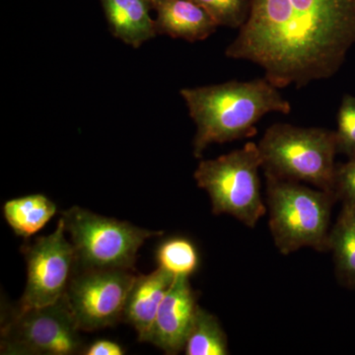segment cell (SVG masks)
<instances>
[{
    "mask_svg": "<svg viewBox=\"0 0 355 355\" xmlns=\"http://www.w3.org/2000/svg\"><path fill=\"white\" fill-rule=\"evenodd\" d=\"M354 44L355 0H250L225 55L258 65L277 88H302L338 73Z\"/></svg>",
    "mask_w": 355,
    "mask_h": 355,
    "instance_id": "6da1fadb",
    "label": "cell"
},
{
    "mask_svg": "<svg viewBox=\"0 0 355 355\" xmlns=\"http://www.w3.org/2000/svg\"><path fill=\"white\" fill-rule=\"evenodd\" d=\"M265 76L253 80H231L180 91L197 132L193 156L200 158L214 144L254 137L256 125L270 113L291 114V105Z\"/></svg>",
    "mask_w": 355,
    "mask_h": 355,
    "instance_id": "7a4b0ae2",
    "label": "cell"
},
{
    "mask_svg": "<svg viewBox=\"0 0 355 355\" xmlns=\"http://www.w3.org/2000/svg\"><path fill=\"white\" fill-rule=\"evenodd\" d=\"M266 178L270 229L280 253L329 250L335 193L272 175Z\"/></svg>",
    "mask_w": 355,
    "mask_h": 355,
    "instance_id": "3957f363",
    "label": "cell"
},
{
    "mask_svg": "<svg viewBox=\"0 0 355 355\" xmlns=\"http://www.w3.org/2000/svg\"><path fill=\"white\" fill-rule=\"evenodd\" d=\"M258 146L265 174L334 193L338 153L335 130L273 123Z\"/></svg>",
    "mask_w": 355,
    "mask_h": 355,
    "instance_id": "277c9868",
    "label": "cell"
},
{
    "mask_svg": "<svg viewBox=\"0 0 355 355\" xmlns=\"http://www.w3.org/2000/svg\"><path fill=\"white\" fill-rule=\"evenodd\" d=\"M261 168L260 149L251 141L218 158L200 161L193 178L209 195L214 214H228L254 228L268 209L261 197Z\"/></svg>",
    "mask_w": 355,
    "mask_h": 355,
    "instance_id": "5b68a950",
    "label": "cell"
},
{
    "mask_svg": "<svg viewBox=\"0 0 355 355\" xmlns=\"http://www.w3.org/2000/svg\"><path fill=\"white\" fill-rule=\"evenodd\" d=\"M62 218L76 252V270H132L144 242L163 234L79 207L62 211Z\"/></svg>",
    "mask_w": 355,
    "mask_h": 355,
    "instance_id": "8992f818",
    "label": "cell"
},
{
    "mask_svg": "<svg viewBox=\"0 0 355 355\" xmlns=\"http://www.w3.org/2000/svg\"><path fill=\"white\" fill-rule=\"evenodd\" d=\"M65 296L41 307L6 313L1 326V354L73 355L83 342Z\"/></svg>",
    "mask_w": 355,
    "mask_h": 355,
    "instance_id": "52a82bcc",
    "label": "cell"
},
{
    "mask_svg": "<svg viewBox=\"0 0 355 355\" xmlns=\"http://www.w3.org/2000/svg\"><path fill=\"white\" fill-rule=\"evenodd\" d=\"M67 234L60 217L51 234L36 238L21 248L27 266V282L17 306L41 307L64 297L76 268V252Z\"/></svg>",
    "mask_w": 355,
    "mask_h": 355,
    "instance_id": "ba28073f",
    "label": "cell"
},
{
    "mask_svg": "<svg viewBox=\"0 0 355 355\" xmlns=\"http://www.w3.org/2000/svg\"><path fill=\"white\" fill-rule=\"evenodd\" d=\"M135 277L128 270H74L64 296L79 330H101L123 319Z\"/></svg>",
    "mask_w": 355,
    "mask_h": 355,
    "instance_id": "9c48e42d",
    "label": "cell"
},
{
    "mask_svg": "<svg viewBox=\"0 0 355 355\" xmlns=\"http://www.w3.org/2000/svg\"><path fill=\"white\" fill-rule=\"evenodd\" d=\"M190 277H176L166 293L154 322L148 343L166 354L184 352L187 338L198 308Z\"/></svg>",
    "mask_w": 355,
    "mask_h": 355,
    "instance_id": "30bf717a",
    "label": "cell"
},
{
    "mask_svg": "<svg viewBox=\"0 0 355 355\" xmlns=\"http://www.w3.org/2000/svg\"><path fill=\"white\" fill-rule=\"evenodd\" d=\"M175 279L160 268L148 275H135L123 319L132 324L140 343H148L159 308Z\"/></svg>",
    "mask_w": 355,
    "mask_h": 355,
    "instance_id": "8fae6325",
    "label": "cell"
},
{
    "mask_svg": "<svg viewBox=\"0 0 355 355\" xmlns=\"http://www.w3.org/2000/svg\"><path fill=\"white\" fill-rule=\"evenodd\" d=\"M156 11V32L195 43L209 38L218 25L193 0H151Z\"/></svg>",
    "mask_w": 355,
    "mask_h": 355,
    "instance_id": "7c38bea8",
    "label": "cell"
},
{
    "mask_svg": "<svg viewBox=\"0 0 355 355\" xmlns=\"http://www.w3.org/2000/svg\"><path fill=\"white\" fill-rule=\"evenodd\" d=\"M110 28L123 43L139 48L157 35L151 0H101Z\"/></svg>",
    "mask_w": 355,
    "mask_h": 355,
    "instance_id": "4fadbf2b",
    "label": "cell"
},
{
    "mask_svg": "<svg viewBox=\"0 0 355 355\" xmlns=\"http://www.w3.org/2000/svg\"><path fill=\"white\" fill-rule=\"evenodd\" d=\"M57 205L42 193H33L3 205L4 218L15 235L29 239L57 214Z\"/></svg>",
    "mask_w": 355,
    "mask_h": 355,
    "instance_id": "5bb4252c",
    "label": "cell"
},
{
    "mask_svg": "<svg viewBox=\"0 0 355 355\" xmlns=\"http://www.w3.org/2000/svg\"><path fill=\"white\" fill-rule=\"evenodd\" d=\"M329 250L333 252L340 284L355 288V203H343L342 211L331 229Z\"/></svg>",
    "mask_w": 355,
    "mask_h": 355,
    "instance_id": "9a60e30c",
    "label": "cell"
},
{
    "mask_svg": "<svg viewBox=\"0 0 355 355\" xmlns=\"http://www.w3.org/2000/svg\"><path fill=\"white\" fill-rule=\"evenodd\" d=\"M187 355H227V336L214 314L198 306L184 349Z\"/></svg>",
    "mask_w": 355,
    "mask_h": 355,
    "instance_id": "2e32d148",
    "label": "cell"
},
{
    "mask_svg": "<svg viewBox=\"0 0 355 355\" xmlns=\"http://www.w3.org/2000/svg\"><path fill=\"white\" fill-rule=\"evenodd\" d=\"M158 268L173 277H190L197 272L200 259L197 248L186 238L175 237L161 243L156 251Z\"/></svg>",
    "mask_w": 355,
    "mask_h": 355,
    "instance_id": "e0dca14e",
    "label": "cell"
},
{
    "mask_svg": "<svg viewBox=\"0 0 355 355\" xmlns=\"http://www.w3.org/2000/svg\"><path fill=\"white\" fill-rule=\"evenodd\" d=\"M207 11L218 27L238 28L246 22L250 0H193Z\"/></svg>",
    "mask_w": 355,
    "mask_h": 355,
    "instance_id": "ac0fdd59",
    "label": "cell"
},
{
    "mask_svg": "<svg viewBox=\"0 0 355 355\" xmlns=\"http://www.w3.org/2000/svg\"><path fill=\"white\" fill-rule=\"evenodd\" d=\"M336 137L338 153L355 155V96L345 94L338 112Z\"/></svg>",
    "mask_w": 355,
    "mask_h": 355,
    "instance_id": "d6986e66",
    "label": "cell"
},
{
    "mask_svg": "<svg viewBox=\"0 0 355 355\" xmlns=\"http://www.w3.org/2000/svg\"><path fill=\"white\" fill-rule=\"evenodd\" d=\"M334 193L343 203H355V155L336 165Z\"/></svg>",
    "mask_w": 355,
    "mask_h": 355,
    "instance_id": "ffe728a7",
    "label": "cell"
},
{
    "mask_svg": "<svg viewBox=\"0 0 355 355\" xmlns=\"http://www.w3.org/2000/svg\"><path fill=\"white\" fill-rule=\"evenodd\" d=\"M85 355H123L125 349L118 343L109 340H98L83 350Z\"/></svg>",
    "mask_w": 355,
    "mask_h": 355,
    "instance_id": "44dd1931",
    "label": "cell"
}]
</instances>
